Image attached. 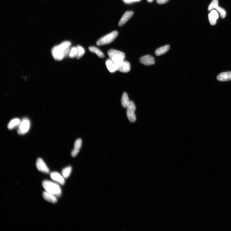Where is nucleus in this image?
<instances>
[{
	"instance_id": "1",
	"label": "nucleus",
	"mask_w": 231,
	"mask_h": 231,
	"mask_svg": "<svg viewBox=\"0 0 231 231\" xmlns=\"http://www.w3.org/2000/svg\"><path fill=\"white\" fill-rule=\"evenodd\" d=\"M42 185L45 191L57 197L61 196V190L59 184L56 182L49 180H44L42 183Z\"/></svg>"
},
{
	"instance_id": "2",
	"label": "nucleus",
	"mask_w": 231,
	"mask_h": 231,
	"mask_svg": "<svg viewBox=\"0 0 231 231\" xmlns=\"http://www.w3.org/2000/svg\"><path fill=\"white\" fill-rule=\"evenodd\" d=\"M107 55L115 64L124 61L125 58L124 53L114 49H110L108 51Z\"/></svg>"
},
{
	"instance_id": "3",
	"label": "nucleus",
	"mask_w": 231,
	"mask_h": 231,
	"mask_svg": "<svg viewBox=\"0 0 231 231\" xmlns=\"http://www.w3.org/2000/svg\"><path fill=\"white\" fill-rule=\"evenodd\" d=\"M118 32L114 31L100 38L96 43L98 46H101L109 44L112 42L118 35Z\"/></svg>"
},
{
	"instance_id": "4",
	"label": "nucleus",
	"mask_w": 231,
	"mask_h": 231,
	"mask_svg": "<svg viewBox=\"0 0 231 231\" xmlns=\"http://www.w3.org/2000/svg\"><path fill=\"white\" fill-rule=\"evenodd\" d=\"M127 115L128 119L131 122H134L136 120L135 112L136 109L135 105L132 101L129 102L127 107Z\"/></svg>"
},
{
	"instance_id": "5",
	"label": "nucleus",
	"mask_w": 231,
	"mask_h": 231,
	"mask_svg": "<svg viewBox=\"0 0 231 231\" xmlns=\"http://www.w3.org/2000/svg\"><path fill=\"white\" fill-rule=\"evenodd\" d=\"M30 122L27 118L23 119L18 126V133L20 135H24L27 133L30 128Z\"/></svg>"
},
{
	"instance_id": "6",
	"label": "nucleus",
	"mask_w": 231,
	"mask_h": 231,
	"mask_svg": "<svg viewBox=\"0 0 231 231\" xmlns=\"http://www.w3.org/2000/svg\"><path fill=\"white\" fill-rule=\"evenodd\" d=\"M64 51L62 49L59 45L54 47L52 49L51 53L54 59L60 61L63 59L65 57Z\"/></svg>"
},
{
	"instance_id": "7",
	"label": "nucleus",
	"mask_w": 231,
	"mask_h": 231,
	"mask_svg": "<svg viewBox=\"0 0 231 231\" xmlns=\"http://www.w3.org/2000/svg\"><path fill=\"white\" fill-rule=\"evenodd\" d=\"M218 5V0H213L209 5L208 10L209 11H211L213 9H216L220 13L221 17L224 18L226 16V12L224 9L219 6Z\"/></svg>"
},
{
	"instance_id": "8",
	"label": "nucleus",
	"mask_w": 231,
	"mask_h": 231,
	"mask_svg": "<svg viewBox=\"0 0 231 231\" xmlns=\"http://www.w3.org/2000/svg\"><path fill=\"white\" fill-rule=\"evenodd\" d=\"M36 166L38 171L43 173L48 174L50 172L49 169L41 158H38L37 159L36 163Z\"/></svg>"
},
{
	"instance_id": "9",
	"label": "nucleus",
	"mask_w": 231,
	"mask_h": 231,
	"mask_svg": "<svg viewBox=\"0 0 231 231\" xmlns=\"http://www.w3.org/2000/svg\"><path fill=\"white\" fill-rule=\"evenodd\" d=\"M117 70L123 73H128L130 70V64L128 62L123 61L119 63L115 64Z\"/></svg>"
},
{
	"instance_id": "10",
	"label": "nucleus",
	"mask_w": 231,
	"mask_h": 231,
	"mask_svg": "<svg viewBox=\"0 0 231 231\" xmlns=\"http://www.w3.org/2000/svg\"><path fill=\"white\" fill-rule=\"evenodd\" d=\"M51 179L61 185H64L65 182V178L62 174L57 172H53L50 174Z\"/></svg>"
},
{
	"instance_id": "11",
	"label": "nucleus",
	"mask_w": 231,
	"mask_h": 231,
	"mask_svg": "<svg viewBox=\"0 0 231 231\" xmlns=\"http://www.w3.org/2000/svg\"><path fill=\"white\" fill-rule=\"evenodd\" d=\"M140 63L145 66H149L155 64V59L150 55H145L141 57L140 59Z\"/></svg>"
},
{
	"instance_id": "12",
	"label": "nucleus",
	"mask_w": 231,
	"mask_h": 231,
	"mask_svg": "<svg viewBox=\"0 0 231 231\" xmlns=\"http://www.w3.org/2000/svg\"><path fill=\"white\" fill-rule=\"evenodd\" d=\"M134 13L132 11H127L126 12L120 19L119 23V26H122L133 16Z\"/></svg>"
},
{
	"instance_id": "13",
	"label": "nucleus",
	"mask_w": 231,
	"mask_h": 231,
	"mask_svg": "<svg viewBox=\"0 0 231 231\" xmlns=\"http://www.w3.org/2000/svg\"><path fill=\"white\" fill-rule=\"evenodd\" d=\"M82 145V140L80 138L78 139L74 143V148L71 152L73 157H75L79 153Z\"/></svg>"
},
{
	"instance_id": "14",
	"label": "nucleus",
	"mask_w": 231,
	"mask_h": 231,
	"mask_svg": "<svg viewBox=\"0 0 231 231\" xmlns=\"http://www.w3.org/2000/svg\"><path fill=\"white\" fill-rule=\"evenodd\" d=\"M43 196L45 200L49 202L52 203H55L58 201L57 197L47 191L43 192Z\"/></svg>"
},
{
	"instance_id": "15",
	"label": "nucleus",
	"mask_w": 231,
	"mask_h": 231,
	"mask_svg": "<svg viewBox=\"0 0 231 231\" xmlns=\"http://www.w3.org/2000/svg\"><path fill=\"white\" fill-rule=\"evenodd\" d=\"M209 18L210 24L212 25H215L219 18V14L217 11L215 10H212L209 14Z\"/></svg>"
},
{
	"instance_id": "16",
	"label": "nucleus",
	"mask_w": 231,
	"mask_h": 231,
	"mask_svg": "<svg viewBox=\"0 0 231 231\" xmlns=\"http://www.w3.org/2000/svg\"><path fill=\"white\" fill-rule=\"evenodd\" d=\"M217 79L220 81H227L231 80V72H223L217 76Z\"/></svg>"
},
{
	"instance_id": "17",
	"label": "nucleus",
	"mask_w": 231,
	"mask_h": 231,
	"mask_svg": "<svg viewBox=\"0 0 231 231\" xmlns=\"http://www.w3.org/2000/svg\"><path fill=\"white\" fill-rule=\"evenodd\" d=\"M105 63L108 70L111 73H114L117 71L116 65L111 59L107 60Z\"/></svg>"
},
{
	"instance_id": "18",
	"label": "nucleus",
	"mask_w": 231,
	"mask_h": 231,
	"mask_svg": "<svg viewBox=\"0 0 231 231\" xmlns=\"http://www.w3.org/2000/svg\"><path fill=\"white\" fill-rule=\"evenodd\" d=\"M170 46L167 45L157 49L155 51L156 55L157 56L164 55L166 53L169 49Z\"/></svg>"
},
{
	"instance_id": "19",
	"label": "nucleus",
	"mask_w": 231,
	"mask_h": 231,
	"mask_svg": "<svg viewBox=\"0 0 231 231\" xmlns=\"http://www.w3.org/2000/svg\"><path fill=\"white\" fill-rule=\"evenodd\" d=\"M20 122V120L18 118H15L12 120L8 125V128L10 130L13 129L15 127L19 126Z\"/></svg>"
},
{
	"instance_id": "20",
	"label": "nucleus",
	"mask_w": 231,
	"mask_h": 231,
	"mask_svg": "<svg viewBox=\"0 0 231 231\" xmlns=\"http://www.w3.org/2000/svg\"><path fill=\"white\" fill-rule=\"evenodd\" d=\"M130 101L127 93L126 92H124L121 99L122 106L124 108H126Z\"/></svg>"
},
{
	"instance_id": "21",
	"label": "nucleus",
	"mask_w": 231,
	"mask_h": 231,
	"mask_svg": "<svg viewBox=\"0 0 231 231\" xmlns=\"http://www.w3.org/2000/svg\"><path fill=\"white\" fill-rule=\"evenodd\" d=\"M89 50L92 52L96 54V55L99 58H103L104 57V55L103 53L97 48L93 47H90L89 48Z\"/></svg>"
},
{
	"instance_id": "22",
	"label": "nucleus",
	"mask_w": 231,
	"mask_h": 231,
	"mask_svg": "<svg viewBox=\"0 0 231 231\" xmlns=\"http://www.w3.org/2000/svg\"><path fill=\"white\" fill-rule=\"evenodd\" d=\"M72 171V168L71 166L67 167L63 169L62 171V174L65 179H67L70 176Z\"/></svg>"
},
{
	"instance_id": "23",
	"label": "nucleus",
	"mask_w": 231,
	"mask_h": 231,
	"mask_svg": "<svg viewBox=\"0 0 231 231\" xmlns=\"http://www.w3.org/2000/svg\"><path fill=\"white\" fill-rule=\"evenodd\" d=\"M78 50L77 47H73L71 48V50L69 56L71 58H73L75 57H77L78 55Z\"/></svg>"
},
{
	"instance_id": "24",
	"label": "nucleus",
	"mask_w": 231,
	"mask_h": 231,
	"mask_svg": "<svg viewBox=\"0 0 231 231\" xmlns=\"http://www.w3.org/2000/svg\"><path fill=\"white\" fill-rule=\"evenodd\" d=\"M77 48L78 49V53L76 58L77 59H79L83 55L85 51L84 48L81 46H77Z\"/></svg>"
},
{
	"instance_id": "25",
	"label": "nucleus",
	"mask_w": 231,
	"mask_h": 231,
	"mask_svg": "<svg viewBox=\"0 0 231 231\" xmlns=\"http://www.w3.org/2000/svg\"><path fill=\"white\" fill-rule=\"evenodd\" d=\"M123 1L126 3H130L136 2H140L141 0H123Z\"/></svg>"
},
{
	"instance_id": "26",
	"label": "nucleus",
	"mask_w": 231,
	"mask_h": 231,
	"mask_svg": "<svg viewBox=\"0 0 231 231\" xmlns=\"http://www.w3.org/2000/svg\"><path fill=\"white\" fill-rule=\"evenodd\" d=\"M169 0H157V3L160 4H163L168 2Z\"/></svg>"
},
{
	"instance_id": "27",
	"label": "nucleus",
	"mask_w": 231,
	"mask_h": 231,
	"mask_svg": "<svg viewBox=\"0 0 231 231\" xmlns=\"http://www.w3.org/2000/svg\"><path fill=\"white\" fill-rule=\"evenodd\" d=\"M153 1V0H148V2H152V1Z\"/></svg>"
}]
</instances>
